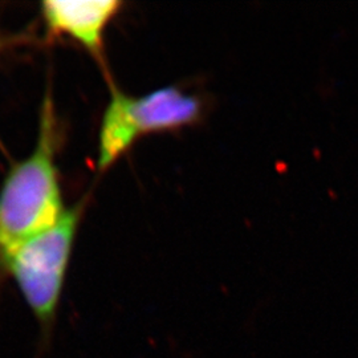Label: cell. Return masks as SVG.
I'll return each instance as SVG.
<instances>
[{"mask_svg": "<svg viewBox=\"0 0 358 358\" xmlns=\"http://www.w3.org/2000/svg\"><path fill=\"white\" fill-rule=\"evenodd\" d=\"M122 6L118 0H47L41 13L51 32L73 38L101 59L103 32Z\"/></svg>", "mask_w": 358, "mask_h": 358, "instance_id": "277c9868", "label": "cell"}, {"mask_svg": "<svg viewBox=\"0 0 358 358\" xmlns=\"http://www.w3.org/2000/svg\"><path fill=\"white\" fill-rule=\"evenodd\" d=\"M83 210V203L73 206L51 229L0 248L1 264L45 325L56 315Z\"/></svg>", "mask_w": 358, "mask_h": 358, "instance_id": "7a4b0ae2", "label": "cell"}, {"mask_svg": "<svg viewBox=\"0 0 358 358\" xmlns=\"http://www.w3.org/2000/svg\"><path fill=\"white\" fill-rule=\"evenodd\" d=\"M202 115V100L176 85L140 97L113 88L101 122L99 169L113 165L143 134L195 125Z\"/></svg>", "mask_w": 358, "mask_h": 358, "instance_id": "3957f363", "label": "cell"}, {"mask_svg": "<svg viewBox=\"0 0 358 358\" xmlns=\"http://www.w3.org/2000/svg\"><path fill=\"white\" fill-rule=\"evenodd\" d=\"M55 128L47 99L34 153L11 169L0 189V248L51 229L66 211L55 162Z\"/></svg>", "mask_w": 358, "mask_h": 358, "instance_id": "6da1fadb", "label": "cell"}]
</instances>
